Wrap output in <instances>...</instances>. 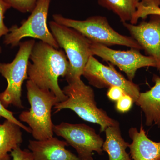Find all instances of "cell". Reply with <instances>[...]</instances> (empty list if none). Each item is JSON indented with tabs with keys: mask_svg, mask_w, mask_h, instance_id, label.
<instances>
[{
	"mask_svg": "<svg viewBox=\"0 0 160 160\" xmlns=\"http://www.w3.org/2000/svg\"><path fill=\"white\" fill-rule=\"evenodd\" d=\"M27 68L28 80L40 89L49 90L59 102L67 99L58 84L60 77H66L69 69V62L63 50L56 49L44 42L35 43L30 53Z\"/></svg>",
	"mask_w": 160,
	"mask_h": 160,
	"instance_id": "cell-1",
	"label": "cell"
},
{
	"mask_svg": "<svg viewBox=\"0 0 160 160\" xmlns=\"http://www.w3.org/2000/svg\"><path fill=\"white\" fill-rule=\"evenodd\" d=\"M62 90L68 98L56 104L53 107L54 113L63 109H71L84 121L99 125L101 132H105L109 126L118 124L117 121L109 117L106 111L98 108L94 91L82 80L69 83Z\"/></svg>",
	"mask_w": 160,
	"mask_h": 160,
	"instance_id": "cell-2",
	"label": "cell"
},
{
	"mask_svg": "<svg viewBox=\"0 0 160 160\" xmlns=\"http://www.w3.org/2000/svg\"><path fill=\"white\" fill-rule=\"evenodd\" d=\"M27 97L30 105L29 111H24L19 118L27 123L36 140H44L53 135V125L51 119L53 106L59 102L57 98L49 90L40 89L30 80L26 82Z\"/></svg>",
	"mask_w": 160,
	"mask_h": 160,
	"instance_id": "cell-3",
	"label": "cell"
},
{
	"mask_svg": "<svg viewBox=\"0 0 160 160\" xmlns=\"http://www.w3.org/2000/svg\"><path fill=\"white\" fill-rule=\"evenodd\" d=\"M58 24L77 30L91 42L109 47L115 45L142 50L139 44L131 37L120 34L109 25L107 18L101 16L90 17L85 20L68 18L60 14L52 15Z\"/></svg>",
	"mask_w": 160,
	"mask_h": 160,
	"instance_id": "cell-4",
	"label": "cell"
},
{
	"mask_svg": "<svg viewBox=\"0 0 160 160\" xmlns=\"http://www.w3.org/2000/svg\"><path fill=\"white\" fill-rule=\"evenodd\" d=\"M51 33L59 47L63 48L69 62L66 78L68 84L81 79L91 55V41L77 30L60 25L54 21L49 22Z\"/></svg>",
	"mask_w": 160,
	"mask_h": 160,
	"instance_id": "cell-5",
	"label": "cell"
},
{
	"mask_svg": "<svg viewBox=\"0 0 160 160\" xmlns=\"http://www.w3.org/2000/svg\"><path fill=\"white\" fill-rule=\"evenodd\" d=\"M35 41L30 40L20 43L19 49L11 63H0V73L7 80L6 89L0 93V102L7 108L10 105L20 109L24 108L22 102V86L28 79L27 68L29 57Z\"/></svg>",
	"mask_w": 160,
	"mask_h": 160,
	"instance_id": "cell-6",
	"label": "cell"
},
{
	"mask_svg": "<svg viewBox=\"0 0 160 160\" xmlns=\"http://www.w3.org/2000/svg\"><path fill=\"white\" fill-rule=\"evenodd\" d=\"M51 0H38L31 14L23 21L20 26L13 25L5 37L4 42L12 47L19 46L24 38L38 39L57 49L59 48L47 25Z\"/></svg>",
	"mask_w": 160,
	"mask_h": 160,
	"instance_id": "cell-7",
	"label": "cell"
},
{
	"mask_svg": "<svg viewBox=\"0 0 160 160\" xmlns=\"http://www.w3.org/2000/svg\"><path fill=\"white\" fill-rule=\"evenodd\" d=\"M53 132L76 149L80 160H93V152L102 153L104 140L93 128L86 124L63 122L54 125Z\"/></svg>",
	"mask_w": 160,
	"mask_h": 160,
	"instance_id": "cell-8",
	"label": "cell"
},
{
	"mask_svg": "<svg viewBox=\"0 0 160 160\" xmlns=\"http://www.w3.org/2000/svg\"><path fill=\"white\" fill-rule=\"evenodd\" d=\"M82 75L88 80L90 85L98 89L109 88L114 86L120 87L132 98L134 102L139 97L141 92L138 85L126 78L116 70L112 64L105 66L93 56L89 58Z\"/></svg>",
	"mask_w": 160,
	"mask_h": 160,
	"instance_id": "cell-9",
	"label": "cell"
},
{
	"mask_svg": "<svg viewBox=\"0 0 160 160\" xmlns=\"http://www.w3.org/2000/svg\"><path fill=\"white\" fill-rule=\"evenodd\" d=\"M90 49L92 55L97 56L104 61L117 66L126 73L130 81L134 79L137 71L140 68L157 67L156 62L153 58L142 54L139 49L131 48L127 51L117 50L91 42Z\"/></svg>",
	"mask_w": 160,
	"mask_h": 160,
	"instance_id": "cell-10",
	"label": "cell"
},
{
	"mask_svg": "<svg viewBox=\"0 0 160 160\" xmlns=\"http://www.w3.org/2000/svg\"><path fill=\"white\" fill-rule=\"evenodd\" d=\"M149 16V21H143L138 25L127 22L123 24L146 54L154 59L157 69L160 71V16Z\"/></svg>",
	"mask_w": 160,
	"mask_h": 160,
	"instance_id": "cell-11",
	"label": "cell"
},
{
	"mask_svg": "<svg viewBox=\"0 0 160 160\" xmlns=\"http://www.w3.org/2000/svg\"><path fill=\"white\" fill-rule=\"evenodd\" d=\"M66 141L52 137L44 140H29L28 148L33 160H80L66 149Z\"/></svg>",
	"mask_w": 160,
	"mask_h": 160,
	"instance_id": "cell-12",
	"label": "cell"
},
{
	"mask_svg": "<svg viewBox=\"0 0 160 160\" xmlns=\"http://www.w3.org/2000/svg\"><path fill=\"white\" fill-rule=\"evenodd\" d=\"M129 134L132 140L129 147L132 160H160V142L152 141L148 138L142 126L139 131L132 127Z\"/></svg>",
	"mask_w": 160,
	"mask_h": 160,
	"instance_id": "cell-13",
	"label": "cell"
},
{
	"mask_svg": "<svg viewBox=\"0 0 160 160\" xmlns=\"http://www.w3.org/2000/svg\"><path fill=\"white\" fill-rule=\"evenodd\" d=\"M152 81L155 85L150 90L140 92L135 102L145 113L146 126L158 125L160 127V77L154 74Z\"/></svg>",
	"mask_w": 160,
	"mask_h": 160,
	"instance_id": "cell-14",
	"label": "cell"
},
{
	"mask_svg": "<svg viewBox=\"0 0 160 160\" xmlns=\"http://www.w3.org/2000/svg\"><path fill=\"white\" fill-rule=\"evenodd\" d=\"M105 132L106 138L102 149L108 153L109 160H131L126 151L129 144L122 137L119 123L109 126Z\"/></svg>",
	"mask_w": 160,
	"mask_h": 160,
	"instance_id": "cell-15",
	"label": "cell"
},
{
	"mask_svg": "<svg viewBox=\"0 0 160 160\" xmlns=\"http://www.w3.org/2000/svg\"><path fill=\"white\" fill-rule=\"evenodd\" d=\"M22 128L15 123L6 120L0 126V160H11L9 154L23 142Z\"/></svg>",
	"mask_w": 160,
	"mask_h": 160,
	"instance_id": "cell-16",
	"label": "cell"
},
{
	"mask_svg": "<svg viewBox=\"0 0 160 160\" xmlns=\"http://www.w3.org/2000/svg\"><path fill=\"white\" fill-rule=\"evenodd\" d=\"M140 0H98V4L112 11L122 22H130Z\"/></svg>",
	"mask_w": 160,
	"mask_h": 160,
	"instance_id": "cell-17",
	"label": "cell"
},
{
	"mask_svg": "<svg viewBox=\"0 0 160 160\" xmlns=\"http://www.w3.org/2000/svg\"><path fill=\"white\" fill-rule=\"evenodd\" d=\"M151 15L160 16V0H140L130 24L136 25L139 19L145 20Z\"/></svg>",
	"mask_w": 160,
	"mask_h": 160,
	"instance_id": "cell-18",
	"label": "cell"
},
{
	"mask_svg": "<svg viewBox=\"0 0 160 160\" xmlns=\"http://www.w3.org/2000/svg\"><path fill=\"white\" fill-rule=\"evenodd\" d=\"M10 6L22 13L31 12L38 0H5Z\"/></svg>",
	"mask_w": 160,
	"mask_h": 160,
	"instance_id": "cell-19",
	"label": "cell"
},
{
	"mask_svg": "<svg viewBox=\"0 0 160 160\" xmlns=\"http://www.w3.org/2000/svg\"><path fill=\"white\" fill-rule=\"evenodd\" d=\"M11 7L5 0H0V38L9 32V29L4 23V18L5 13ZM1 52L2 48L0 46V53Z\"/></svg>",
	"mask_w": 160,
	"mask_h": 160,
	"instance_id": "cell-20",
	"label": "cell"
},
{
	"mask_svg": "<svg viewBox=\"0 0 160 160\" xmlns=\"http://www.w3.org/2000/svg\"><path fill=\"white\" fill-rule=\"evenodd\" d=\"M5 118L6 120L13 122L27 132L31 133V129L29 127L25 126L20 121L17 119L13 115V112L8 110L0 102V118Z\"/></svg>",
	"mask_w": 160,
	"mask_h": 160,
	"instance_id": "cell-21",
	"label": "cell"
},
{
	"mask_svg": "<svg viewBox=\"0 0 160 160\" xmlns=\"http://www.w3.org/2000/svg\"><path fill=\"white\" fill-rule=\"evenodd\" d=\"M134 102L132 98L129 95L125 93L121 98L117 101L116 109L120 112L125 113L131 109Z\"/></svg>",
	"mask_w": 160,
	"mask_h": 160,
	"instance_id": "cell-22",
	"label": "cell"
},
{
	"mask_svg": "<svg viewBox=\"0 0 160 160\" xmlns=\"http://www.w3.org/2000/svg\"><path fill=\"white\" fill-rule=\"evenodd\" d=\"M12 160H33L29 150L21 149L20 146L12 150L10 153Z\"/></svg>",
	"mask_w": 160,
	"mask_h": 160,
	"instance_id": "cell-23",
	"label": "cell"
},
{
	"mask_svg": "<svg viewBox=\"0 0 160 160\" xmlns=\"http://www.w3.org/2000/svg\"><path fill=\"white\" fill-rule=\"evenodd\" d=\"M122 89L118 86H112L109 88L107 92V96L109 100L117 102L125 94Z\"/></svg>",
	"mask_w": 160,
	"mask_h": 160,
	"instance_id": "cell-24",
	"label": "cell"
},
{
	"mask_svg": "<svg viewBox=\"0 0 160 160\" xmlns=\"http://www.w3.org/2000/svg\"><path fill=\"white\" fill-rule=\"evenodd\" d=\"M1 124H0V126H1Z\"/></svg>",
	"mask_w": 160,
	"mask_h": 160,
	"instance_id": "cell-25",
	"label": "cell"
}]
</instances>
